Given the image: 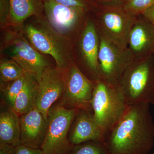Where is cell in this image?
Returning <instances> with one entry per match:
<instances>
[{
    "label": "cell",
    "instance_id": "1",
    "mask_svg": "<svg viewBox=\"0 0 154 154\" xmlns=\"http://www.w3.org/2000/svg\"><path fill=\"white\" fill-rule=\"evenodd\" d=\"M149 103L128 105L105 134L110 154H148L154 145V122Z\"/></svg>",
    "mask_w": 154,
    "mask_h": 154
},
{
    "label": "cell",
    "instance_id": "2",
    "mask_svg": "<svg viewBox=\"0 0 154 154\" xmlns=\"http://www.w3.org/2000/svg\"><path fill=\"white\" fill-rule=\"evenodd\" d=\"M35 17L36 21L23 28L26 38L39 52L50 55L58 69L68 68L72 63L70 43L50 25L45 17Z\"/></svg>",
    "mask_w": 154,
    "mask_h": 154
},
{
    "label": "cell",
    "instance_id": "3",
    "mask_svg": "<svg viewBox=\"0 0 154 154\" xmlns=\"http://www.w3.org/2000/svg\"><path fill=\"white\" fill-rule=\"evenodd\" d=\"M128 105L118 86L112 85L102 79L95 82L91 110L105 134L121 117Z\"/></svg>",
    "mask_w": 154,
    "mask_h": 154
},
{
    "label": "cell",
    "instance_id": "4",
    "mask_svg": "<svg viewBox=\"0 0 154 154\" xmlns=\"http://www.w3.org/2000/svg\"><path fill=\"white\" fill-rule=\"evenodd\" d=\"M128 105L151 104L154 96V67L146 59L134 60L118 83Z\"/></svg>",
    "mask_w": 154,
    "mask_h": 154
},
{
    "label": "cell",
    "instance_id": "5",
    "mask_svg": "<svg viewBox=\"0 0 154 154\" xmlns=\"http://www.w3.org/2000/svg\"><path fill=\"white\" fill-rule=\"evenodd\" d=\"M79 110L60 105L50 108L46 136L40 148L44 154L69 153L73 146L69 140V133Z\"/></svg>",
    "mask_w": 154,
    "mask_h": 154
},
{
    "label": "cell",
    "instance_id": "6",
    "mask_svg": "<svg viewBox=\"0 0 154 154\" xmlns=\"http://www.w3.org/2000/svg\"><path fill=\"white\" fill-rule=\"evenodd\" d=\"M28 41L22 33L9 30L4 38L3 50L25 71L38 79L50 65L42 54Z\"/></svg>",
    "mask_w": 154,
    "mask_h": 154
},
{
    "label": "cell",
    "instance_id": "7",
    "mask_svg": "<svg viewBox=\"0 0 154 154\" xmlns=\"http://www.w3.org/2000/svg\"><path fill=\"white\" fill-rule=\"evenodd\" d=\"M98 63L101 79L117 86L125 70L134 61L128 49L118 47L100 33Z\"/></svg>",
    "mask_w": 154,
    "mask_h": 154
},
{
    "label": "cell",
    "instance_id": "8",
    "mask_svg": "<svg viewBox=\"0 0 154 154\" xmlns=\"http://www.w3.org/2000/svg\"><path fill=\"white\" fill-rule=\"evenodd\" d=\"M135 17L127 12L123 5L106 6L100 16L101 33L122 49H128V37Z\"/></svg>",
    "mask_w": 154,
    "mask_h": 154
},
{
    "label": "cell",
    "instance_id": "9",
    "mask_svg": "<svg viewBox=\"0 0 154 154\" xmlns=\"http://www.w3.org/2000/svg\"><path fill=\"white\" fill-rule=\"evenodd\" d=\"M67 69L63 94L65 102L71 108L91 110L95 82L89 79L73 63Z\"/></svg>",
    "mask_w": 154,
    "mask_h": 154
},
{
    "label": "cell",
    "instance_id": "10",
    "mask_svg": "<svg viewBox=\"0 0 154 154\" xmlns=\"http://www.w3.org/2000/svg\"><path fill=\"white\" fill-rule=\"evenodd\" d=\"M38 94L35 107L48 118L52 105L63 95L65 86V75L57 67H50L37 79Z\"/></svg>",
    "mask_w": 154,
    "mask_h": 154
},
{
    "label": "cell",
    "instance_id": "11",
    "mask_svg": "<svg viewBox=\"0 0 154 154\" xmlns=\"http://www.w3.org/2000/svg\"><path fill=\"white\" fill-rule=\"evenodd\" d=\"M87 10L63 5L54 0H45V18L54 30L65 36L73 31L82 21Z\"/></svg>",
    "mask_w": 154,
    "mask_h": 154
},
{
    "label": "cell",
    "instance_id": "12",
    "mask_svg": "<svg viewBox=\"0 0 154 154\" xmlns=\"http://www.w3.org/2000/svg\"><path fill=\"white\" fill-rule=\"evenodd\" d=\"M105 131L98 124L90 110L79 109L70 129L68 138L72 145L93 141L103 143Z\"/></svg>",
    "mask_w": 154,
    "mask_h": 154
},
{
    "label": "cell",
    "instance_id": "13",
    "mask_svg": "<svg viewBox=\"0 0 154 154\" xmlns=\"http://www.w3.org/2000/svg\"><path fill=\"white\" fill-rule=\"evenodd\" d=\"M21 143L30 147L40 148L48 126V118L36 107L19 116Z\"/></svg>",
    "mask_w": 154,
    "mask_h": 154
},
{
    "label": "cell",
    "instance_id": "14",
    "mask_svg": "<svg viewBox=\"0 0 154 154\" xmlns=\"http://www.w3.org/2000/svg\"><path fill=\"white\" fill-rule=\"evenodd\" d=\"M100 37L91 20L86 22L80 41V48L86 69L94 82L101 79L98 63Z\"/></svg>",
    "mask_w": 154,
    "mask_h": 154
},
{
    "label": "cell",
    "instance_id": "15",
    "mask_svg": "<svg viewBox=\"0 0 154 154\" xmlns=\"http://www.w3.org/2000/svg\"><path fill=\"white\" fill-rule=\"evenodd\" d=\"M154 48V25L147 21L136 20L128 40V49L134 60H141Z\"/></svg>",
    "mask_w": 154,
    "mask_h": 154
},
{
    "label": "cell",
    "instance_id": "16",
    "mask_svg": "<svg viewBox=\"0 0 154 154\" xmlns=\"http://www.w3.org/2000/svg\"><path fill=\"white\" fill-rule=\"evenodd\" d=\"M45 0H10V25L17 28L30 17L43 16Z\"/></svg>",
    "mask_w": 154,
    "mask_h": 154
},
{
    "label": "cell",
    "instance_id": "17",
    "mask_svg": "<svg viewBox=\"0 0 154 154\" xmlns=\"http://www.w3.org/2000/svg\"><path fill=\"white\" fill-rule=\"evenodd\" d=\"M0 143L15 147L22 144L19 116L11 108L0 114Z\"/></svg>",
    "mask_w": 154,
    "mask_h": 154
},
{
    "label": "cell",
    "instance_id": "18",
    "mask_svg": "<svg viewBox=\"0 0 154 154\" xmlns=\"http://www.w3.org/2000/svg\"><path fill=\"white\" fill-rule=\"evenodd\" d=\"M38 90L37 78L27 72L25 85L16 98L12 108L19 116L35 107Z\"/></svg>",
    "mask_w": 154,
    "mask_h": 154
},
{
    "label": "cell",
    "instance_id": "19",
    "mask_svg": "<svg viewBox=\"0 0 154 154\" xmlns=\"http://www.w3.org/2000/svg\"><path fill=\"white\" fill-rule=\"evenodd\" d=\"M27 72L13 60H5L0 64L1 79L5 82L17 79Z\"/></svg>",
    "mask_w": 154,
    "mask_h": 154
},
{
    "label": "cell",
    "instance_id": "20",
    "mask_svg": "<svg viewBox=\"0 0 154 154\" xmlns=\"http://www.w3.org/2000/svg\"><path fill=\"white\" fill-rule=\"evenodd\" d=\"M26 74L27 72L17 79L9 82L8 85L2 89L6 102L12 109L14 107L16 98L25 85Z\"/></svg>",
    "mask_w": 154,
    "mask_h": 154
},
{
    "label": "cell",
    "instance_id": "21",
    "mask_svg": "<svg viewBox=\"0 0 154 154\" xmlns=\"http://www.w3.org/2000/svg\"><path fill=\"white\" fill-rule=\"evenodd\" d=\"M69 154H110L105 145L99 142H86L73 146Z\"/></svg>",
    "mask_w": 154,
    "mask_h": 154
},
{
    "label": "cell",
    "instance_id": "22",
    "mask_svg": "<svg viewBox=\"0 0 154 154\" xmlns=\"http://www.w3.org/2000/svg\"><path fill=\"white\" fill-rule=\"evenodd\" d=\"M154 3V0H125L122 5L127 12L136 16L142 14Z\"/></svg>",
    "mask_w": 154,
    "mask_h": 154
},
{
    "label": "cell",
    "instance_id": "23",
    "mask_svg": "<svg viewBox=\"0 0 154 154\" xmlns=\"http://www.w3.org/2000/svg\"><path fill=\"white\" fill-rule=\"evenodd\" d=\"M11 11L10 0H0V22L2 28L10 25Z\"/></svg>",
    "mask_w": 154,
    "mask_h": 154
},
{
    "label": "cell",
    "instance_id": "24",
    "mask_svg": "<svg viewBox=\"0 0 154 154\" xmlns=\"http://www.w3.org/2000/svg\"><path fill=\"white\" fill-rule=\"evenodd\" d=\"M57 2L72 8H80L87 11L91 8V3L89 0H54Z\"/></svg>",
    "mask_w": 154,
    "mask_h": 154
},
{
    "label": "cell",
    "instance_id": "25",
    "mask_svg": "<svg viewBox=\"0 0 154 154\" xmlns=\"http://www.w3.org/2000/svg\"><path fill=\"white\" fill-rule=\"evenodd\" d=\"M16 149V154H44L40 148L30 147L22 144L17 146Z\"/></svg>",
    "mask_w": 154,
    "mask_h": 154
},
{
    "label": "cell",
    "instance_id": "26",
    "mask_svg": "<svg viewBox=\"0 0 154 154\" xmlns=\"http://www.w3.org/2000/svg\"><path fill=\"white\" fill-rule=\"evenodd\" d=\"M146 21L154 26V3L142 14Z\"/></svg>",
    "mask_w": 154,
    "mask_h": 154
},
{
    "label": "cell",
    "instance_id": "27",
    "mask_svg": "<svg viewBox=\"0 0 154 154\" xmlns=\"http://www.w3.org/2000/svg\"><path fill=\"white\" fill-rule=\"evenodd\" d=\"M16 148L8 144L0 143V154H16Z\"/></svg>",
    "mask_w": 154,
    "mask_h": 154
},
{
    "label": "cell",
    "instance_id": "28",
    "mask_svg": "<svg viewBox=\"0 0 154 154\" xmlns=\"http://www.w3.org/2000/svg\"><path fill=\"white\" fill-rule=\"evenodd\" d=\"M101 1H102V2H118V1H121V0H101Z\"/></svg>",
    "mask_w": 154,
    "mask_h": 154
},
{
    "label": "cell",
    "instance_id": "29",
    "mask_svg": "<svg viewBox=\"0 0 154 154\" xmlns=\"http://www.w3.org/2000/svg\"><path fill=\"white\" fill-rule=\"evenodd\" d=\"M151 104H153V105H154V96L152 100Z\"/></svg>",
    "mask_w": 154,
    "mask_h": 154
},
{
    "label": "cell",
    "instance_id": "30",
    "mask_svg": "<svg viewBox=\"0 0 154 154\" xmlns=\"http://www.w3.org/2000/svg\"><path fill=\"white\" fill-rule=\"evenodd\" d=\"M154 154V153H153V154Z\"/></svg>",
    "mask_w": 154,
    "mask_h": 154
}]
</instances>
